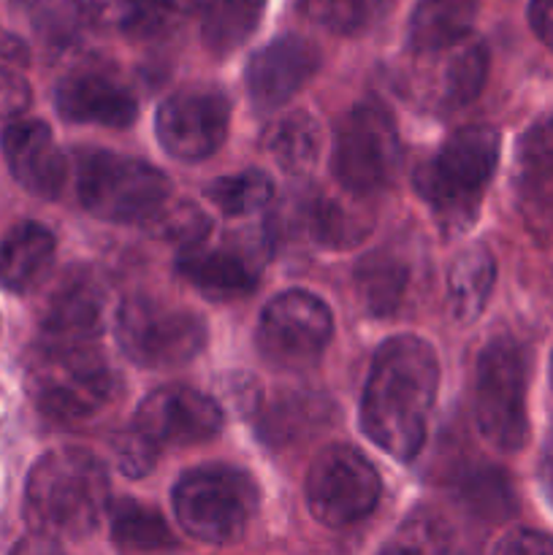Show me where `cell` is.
Here are the masks:
<instances>
[{
    "mask_svg": "<svg viewBox=\"0 0 553 555\" xmlns=\"http://www.w3.org/2000/svg\"><path fill=\"white\" fill-rule=\"evenodd\" d=\"M334 336L329 304L307 291H285L263 307L255 345L269 366L304 372L323 358Z\"/></svg>",
    "mask_w": 553,
    "mask_h": 555,
    "instance_id": "8fae6325",
    "label": "cell"
},
{
    "mask_svg": "<svg viewBox=\"0 0 553 555\" xmlns=\"http://www.w3.org/2000/svg\"><path fill=\"white\" fill-rule=\"evenodd\" d=\"M171 190V179L139 157L108 150L76 155V193L98 220L146 225L166 209Z\"/></svg>",
    "mask_w": 553,
    "mask_h": 555,
    "instance_id": "8992f818",
    "label": "cell"
},
{
    "mask_svg": "<svg viewBox=\"0 0 553 555\" xmlns=\"http://www.w3.org/2000/svg\"><path fill=\"white\" fill-rule=\"evenodd\" d=\"M27 106H30V85L20 74L0 65V119L20 117Z\"/></svg>",
    "mask_w": 553,
    "mask_h": 555,
    "instance_id": "e575fe53",
    "label": "cell"
},
{
    "mask_svg": "<svg viewBox=\"0 0 553 555\" xmlns=\"http://www.w3.org/2000/svg\"><path fill=\"white\" fill-rule=\"evenodd\" d=\"M394 542H399L407 551L421 555H448L450 529L445 526V520L439 515L415 513L410 515V520H404V526L394 537Z\"/></svg>",
    "mask_w": 553,
    "mask_h": 555,
    "instance_id": "836d02e7",
    "label": "cell"
},
{
    "mask_svg": "<svg viewBox=\"0 0 553 555\" xmlns=\"http://www.w3.org/2000/svg\"><path fill=\"white\" fill-rule=\"evenodd\" d=\"M5 166L11 177L38 198H57L65 184V157L54 144L47 122L16 119L0 135Z\"/></svg>",
    "mask_w": 553,
    "mask_h": 555,
    "instance_id": "e0dca14e",
    "label": "cell"
},
{
    "mask_svg": "<svg viewBox=\"0 0 553 555\" xmlns=\"http://www.w3.org/2000/svg\"><path fill=\"white\" fill-rule=\"evenodd\" d=\"M231 101L217 87L195 85L177 90L155 114V133L163 150L184 163L206 160L228 139Z\"/></svg>",
    "mask_w": 553,
    "mask_h": 555,
    "instance_id": "4fadbf2b",
    "label": "cell"
},
{
    "mask_svg": "<svg viewBox=\"0 0 553 555\" xmlns=\"http://www.w3.org/2000/svg\"><path fill=\"white\" fill-rule=\"evenodd\" d=\"M380 555H421V553H412V551H407L404 545H399V542H390V545L385 547Z\"/></svg>",
    "mask_w": 553,
    "mask_h": 555,
    "instance_id": "ab89813d",
    "label": "cell"
},
{
    "mask_svg": "<svg viewBox=\"0 0 553 555\" xmlns=\"http://www.w3.org/2000/svg\"><path fill=\"white\" fill-rule=\"evenodd\" d=\"M9 555H65V553L60 551V545L54 540L30 534V537H25L22 542H16L14 551H11Z\"/></svg>",
    "mask_w": 553,
    "mask_h": 555,
    "instance_id": "74e56055",
    "label": "cell"
},
{
    "mask_svg": "<svg viewBox=\"0 0 553 555\" xmlns=\"http://www.w3.org/2000/svg\"><path fill=\"white\" fill-rule=\"evenodd\" d=\"M258 502L253 477L226 464L184 472L171 493L179 526L206 545H231L242 540L249 520L258 513Z\"/></svg>",
    "mask_w": 553,
    "mask_h": 555,
    "instance_id": "52a82bcc",
    "label": "cell"
},
{
    "mask_svg": "<svg viewBox=\"0 0 553 555\" xmlns=\"http://www.w3.org/2000/svg\"><path fill=\"white\" fill-rule=\"evenodd\" d=\"M54 106L65 122L128 128L139 117L130 87L106 68H79L54 90Z\"/></svg>",
    "mask_w": 553,
    "mask_h": 555,
    "instance_id": "2e32d148",
    "label": "cell"
},
{
    "mask_svg": "<svg viewBox=\"0 0 553 555\" xmlns=\"http://www.w3.org/2000/svg\"><path fill=\"white\" fill-rule=\"evenodd\" d=\"M309 231L325 247H350L358 238H363L361 211H352L350 206L339 204L334 198H318L309 206Z\"/></svg>",
    "mask_w": 553,
    "mask_h": 555,
    "instance_id": "4dcf8cb0",
    "label": "cell"
},
{
    "mask_svg": "<svg viewBox=\"0 0 553 555\" xmlns=\"http://www.w3.org/2000/svg\"><path fill=\"white\" fill-rule=\"evenodd\" d=\"M410 285L404 260L390 253H372L358 263L356 287L372 314H394Z\"/></svg>",
    "mask_w": 553,
    "mask_h": 555,
    "instance_id": "484cf974",
    "label": "cell"
},
{
    "mask_svg": "<svg viewBox=\"0 0 553 555\" xmlns=\"http://www.w3.org/2000/svg\"><path fill=\"white\" fill-rule=\"evenodd\" d=\"M92 11L106 27L146 38L160 33L177 11V0H92Z\"/></svg>",
    "mask_w": 553,
    "mask_h": 555,
    "instance_id": "4316f807",
    "label": "cell"
},
{
    "mask_svg": "<svg viewBox=\"0 0 553 555\" xmlns=\"http://www.w3.org/2000/svg\"><path fill=\"white\" fill-rule=\"evenodd\" d=\"M206 325L193 309L133 296L117 312V341L144 369H177L206 347Z\"/></svg>",
    "mask_w": 553,
    "mask_h": 555,
    "instance_id": "9c48e42d",
    "label": "cell"
},
{
    "mask_svg": "<svg viewBox=\"0 0 553 555\" xmlns=\"http://www.w3.org/2000/svg\"><path fill=\"white\" fill-rule=\"evenodd\" d=\"M112 534L123 547L133 551H157V547L171 545V531L157 509L139 502H119L112 509Z\"/></svg>",
    "mask_w": 553,
    "mask_h": 555,
    "instance_id": "f1b7e54d",
    "label": "cell"
},
{
    "mask_svg": "<svg viewBox=\"0 0 553 555\" xmlns=\"http://www.w3.org/2000/svg\"><path fill=\"white\" fill-rule=\"evenodd\" d=\"M206 198L226 217H249L266 209L274 198V182L269 173L247 168L233 177H220L206 188Z\"/></svg>",
    "mask_w": 553,
    "mask_h": 555,
    "instance_id": "83f0119b",
    "label": "cell"
},
{
    "mask_svg": "<svg viewBox=\"0 0 553 555\" xmlns=\"http://www.w3.org/2000/svg\"><path fill=\"white\" fill-rule=\"evenodd\" d=\"M201 38L211 54L242 47L260 25L266 0H198Z\"/></svg>",
    "mask_w": 553,
    "mask_h": 555,
    "instance_id": "d4e9b609",
    "label": "cell"
},
{
    "mask_svg": "<svg viewBox=\"0 0 553 555\" xmlns=\"http://www.w3.org/2000/svg\"><path fill=\"white\" fill-rule=\"evenodd\" d=\"M150 231L157 238H166V242L179 244L184 249H193L204 242V236L209 233V217L198 209L195 204H179V201H168L166 209L155 217V220L146 222Z\"/></svg>",
    "mask_w": 553,
    "mask_h": 555,
    "instance_id": "1f68e13d",
    "label": "cell"
},
{
    "mask_svg": "<svg viewBox=\"0 0 553 555\" xmlns=\"http://www.w3.org/2000/svg\"><path fill=\"white\" fill-rule=\"evenodd\" d=\"M298 9L323 30L336 36H356L374 20L380 0H301Z\"/></svg>",
    "mask_w": 553,
    "mask_h": 555,
    "instance_id": "f546056e",
    "label": "cell"
},
{
    "mask_svg": "<svg viewBox=\"0 0 553 555\" xmlns=\"http://www.w3.org/2000/svg\"><path fill=\"white\" fill-rule=\"evenodd\" d=\"M477 0H417L407 25L412 54L437 52L472 36Z\"/></svg>",
    "mask_w": 553,
    "mask_h": 555,
    "instance_id": "7402d4cb",
    "label": "cell"
},
{
    "mask_svg": "<svg viewBox=\"0 0 553 555\" xmlns=\"http://www.w3.org/2000/svg\"><path fill=\"white\" fill-rule=\"evenodd\" d=\"M515 190L526 225L553 238V114L537 119L520 139Z\"/></svg>",
    "mask_w": 553,
    "mask_h": 555,
    "instance_id": "ac0fdd59",
    "label": "cell"
},
{
    "mask_svg": "<svg viewBox=\"0 0 553 555\" xmlns=\"http://www.w3.org/2000/svg\"><path fill=\"white\" fill-rule=\"evenodd\" d=\"M461 499H464L466 507L475 509L477 515L488 520L507 518L515 507L513 491H510L502 472H486V475L470 480L461 488Z\"/></svg>",
    "mask_w": 553,
    "mask_h": 555,
    "instance_id": "d6a6232c",
    "label": "cell"
},
{
    "mask_svg": "<svg viewBox=\"0 0 553 555\" xmlns=\"http://www.w3.org/2000/svg\"><path fill=\"white\" fill-rule=\"evenodd\" d=\"M493 555H553V537L531 529L510 531V534L493 547Z\"/></svg>",
    "mask_w": 553,
    "mask_h": 555,
    "instance_id": "d590c367",
    "label": "cell"
},
{
    "mask_svg": "<svg viewBox=\"0 0 553 555\" xmlns=\"http://www.w3.org/2000/svg\"><path fill=\"white\" fill-rule=\"evenodd\" d=\"M54 236L41 222H16L0 236V287L27 293L43 280L54 260Z\"/></svg>",
    "mask_w": 553,
    "mask_h": 555,
    "instance_id": "44dd1931",
    "label": "cell"
},
{
    "mask_svg": "<svg viewBox=\"0 0 553 555\" xmlns=\"http://www.w3.org/2000/svg\"><path fill=\"white\" fill-rule=\"evenodd\" d=\"M320 68V52L301 36H282L266 43L247 63V95L260 112L280 108L309 85Z\"/></svg>",
    "mask_w": 553,
    "mask_h": 555,
    "instance_id": "9a60e30c",
    "label": "cell"
},
{
    "mask_svg": "<svg viewBox=\"0 0 553 555\" xmlns=\"http://www.w3.org/2000/svg\"><path fill=\"white\" fill-rule=\"evenodd\" d=\"M551 383H553V358H551Z\"/></svg>",
    "mask_w": 553,
    "mask_h": 555,
    "instance_id": "60d3db41",
    "label": "cell"
},
{
    "mask_svg": "<svg viewBox=\"0 0 553 555\" xmlns=\"http://www.w3.org/2000/svg\"><path fill=\"white\" fill-rule=\"evenodd\" d=\"M260 146L287 177H304L307 171H312L320 155L318 119L307 112L285 114L269 125Z\"/></svg>",
    "mask_w": 553,
    "mask_h": 555,
    "instance_id": "cb8c5ba5",
    "label": "cell"
},
{
    "mask_svg": "<svg viewBox=\"0 0 553 555\" xmlns=\"http://www.w3.org/2000/svg\"><path fill=\"white\" fill-rule=\"evenodd\" d=\"M486 76L488 47L477 36H466L437 52L415 54L410 85L426 108L453 112L480 95Z\"/></svg>",
    "mask_w": 553,
    "mask_h": 555,
    "instance_id": "5bb4252c",
    "label": "cell"
},
{
    "mask_svg": "<svg viewBox=\"0 0 553 555\" xmlns=\"http://www.w3.org/2000/svg\"><path fill=\"white\" fill-rule=\"evenodd\" d=\"M307 504L318 524L347 529L366 518L383 496L377 469L350 444H329L307 472Z\"/></svg>",
    "mask_w": 553,
    "mask_h": 555,
    "instance_id": "7c38bea8",
    "label": "cell"
},
{
    "mask_svg": "<svg viewBox=\"0 0 553 555\" xmlns=\"http://www.w3.org/2000/svg\"><path fill=\"white\" fill-rule=\"evenodd\" d=\"M497 282V260L486 244H470L455 255L448 271L450 312L461 325L475 323L491 298Z\"/></svg>",
    "mask_w": 553,
    "mask_h": 555,
    "instance_id": "603a6c76",
    "label": "cell"
},
{
    "mask_svg": "<svg viewBox=\"0 0 553 555\" xmlns=\"http://www.w3.org/2000/svg\"><path fill=\"white\" fill-rule=\"evenodd\" d=\"M27 388L38 412L63 426L103 415L119 393L117 374L98 352L95 341H38L27 369Z\"/></svg>",
    "mask_w": 553,
    "mask_h": 555,
    "instance_id": "277c9868",
    "label": "cell"
},
{
    "mask_svg": "<svg viewBox=\"0 0 553 555\" xmlns=\"http://www.w3.org/2000/svg\"><path fill=\"white\" fill-rule=\"evenodd\" d=\"M177 269L195 291L215 301L244 298L258 287V266L239 247L198 244L193 249H184Z\"/></svg>",
    "mask_w": 553,
    "mask_h": 555,
    "instance_id": "d6986e66",
    "label": "cell"
},
{
    "mask_svg": "<svg viewBox=\"0 0 553 555\" xmlns=\"http://www.w3.org/2000/svg\"><path fill=\"white\" fill-rule=\"evenodd\" d=\"M103 331V296L92 280L70 276L49 296L41 312V341H95Z\"/></svg>",
    "mask_w": 553,
    "mask_h": 555,
    "instance_id": "ffe728a7",
    "label": "cell"
},
{
    "mask_svg": "<svg viewBox=\"0 0 553 555\" xmlns=\"http://www.w3.org/2000/svg\"><path fill=\"white\" fill-rule=\"evenodd\" d=\"M108 509V475L101 461L79 448L49 450L25 482V520L47 540H81Z\"/></svg>",
    "mask_w": 553,
    "mask_h": 555,
    "instance_id": "7a4b0ae2",
    "label": "cell"
},
{
    "mask_svg": "<svg viewBox=\"0 0 553 555\" xmlns=\"http://www.w3.org/2000/svg\"><path fill=\"white\" fill-rule=\"evenodd\" d=\"M11 3H14L16 9L43 11V9H49V5H52V3H57V0H11Z\"/></svg>",
    "mask_w": 553,
    "mask_h": 555,
    "instance_id": "f35d334b",
    "label": "cell"
},
{
    "mask_svg": "<svg viewBox=\"0 0 553 555\" xmlns=\"http://www.w3.org/2000/svg\"><path fill=\"white\" fill-rule=\"evenodd\" d=\"M472 415L480 437L502 453H518L529 439L526 356L518 341L493 339L480 352L472 388Z\"/></svg>",
    "mask_w": 553,
    "mask_h": 555,
    "instance_id": "ba28073f",
    "label": "cell"
},
{
    "mask_svg": "<svg viewBox=\"0 0 553 555\" xmlns=\"http://www.w3.org/2000/svg\"><path fill=\"white\" fill-rule=\"evenodd\" d=\"M439 390V358L421 336L380 345L361 396V428L396 461H412L426 442Z\"/></svg>",
    "mask_w": 553,
    "mask_h": 555,
    "instance_id": "6da1fadb",
    "label": "cell"
},
{
    "mask_svg": "<svg viewBox=\"0 0 553 555\" xmlns=\"http://www.w3.org/2000/svg\"><path fill=\"white\" fill-rule=\"evenodd\" d=\"M499 160V133L488 125L455 130L415 171V190L445 233L475 222Z\"/></svg>",
    "mask_w": 553,
    "mask_h": 555,
    "instance_id": "3957f363",
    "label": "cell"
},
{
    "mask_svg": "<svg viewBox=\"0 0 553 555\" xmlns=\"http://www.w3.org/2000/svg\"><path fill=\"white\" fill-rule=\"evenodd\" d=\"M401 160L394 114L377 101H363L342 117L331 152L336 182L352 195H369L394 179Z\"/></svg>",
    "mask_w": 553,
    "mask_h": 555,
    "instance_id": "30bf717a",
    "label": "cell"
},
{
    "mask_svg": "<svg viewBox=\"0 0 553 555\" xmlns=\"http://www.w3.org/2000/svg\"><path fill=\"white\" fill-rule=\"evenodd\" d=\"M529 25L535 36L553 49V0H531L529 3Z\"/></svg>",
    "mask_w": 553,
    "mask_h": 555,
    "instance_id": "8d00e7d4",
    "label": "cell"
},
{
    "mask_svg": "<svg viewBox=\"0 0 553 555\" xmlns=\"http://www.w3.org/2000/svg\"><path fill=\"white\" fill-rule=\"evenodd\" d=\"M222 410L215 399L184 385H166L146 396L128 431L117 439L114 459L128 477H144L166 448H190L220 434Z\"/></svg>",
    "mask_w": 553,
    "mask_h": 555,
    "instance_id": "5b68a950",
    "label": "cell"
}]
</instances>
